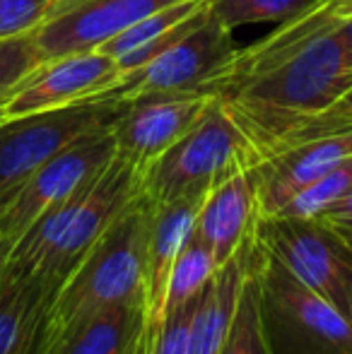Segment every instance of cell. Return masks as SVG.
<instances>
[{
  "instance_id": "12",
  "label": "cell",
  "mask_w": 352,
  "mask_h": 354,
  "mask_svg": "<svg viewBox=\"0 0 352 354\" xmlns=\"http://www.w3.org/2000/svg\"><path fill=\"white\" fill-rule=\"evenodd\" d=\"M174 3L178 0H58L32 37L44 58L92 51Z\"/></svg>"
},
{
  "instance_id": "15",
  "label": "cell",
  "mask_w": 352,
  "mask_h": 354,
  "mask_svg": "<svg viewBox=\"0 0 352 354\" xmlns=\"http://www.w3.org/2000/svg\"><path fill=\"white\" fill-rule=\"evenodd\" d=\"M261 217L254 171H241L210 188L196 217V234L222 268L256 232Z\"/></svg>"
},
{
  "instance_id": "18",
  "label": "cell",
  "mask_w": 352,
  "mask_h": 354,
  "mask_svg": "<svg viewBox=\"0 0 352 354\" xmlns=\"http://www.w3.org/2000/svg\"><path fill=\"white\" fill-rule=\"evenodd\" d=\"M145 326V301L113 304L87 318L51 354H138Z\"/></svg>"
},
{
  "instance_id": "22",
  "label": "cell",
  "mask_w": 352,
  "mask_h": 354,
  "mask_svg": "<svg viewBox=\"0 0 352 354\" xmlns=\"http://www.w3.org/2000/svg\"><path fill=\"white\" fill-rule=\"evenodd\" d=\"M314 0H207L210 12L232 32L249 24L287 22L304 12Z\"/></svg>"
},
{
  "instance_id": "9",
  "label": "cell",
  "mask_w": 352,
  "mask_h": 354,
  "mask_svg": "<svg viewBox=\"0 0 352 354\" xmlns=\"http://www.w3.org/2000/svg\"><path fill=\"white\" fill-rule=\"evenodd\" d=\"M210 99L205 92H145L121 99L111 126L116 154L142 174L191 131Z\"/></svg>"
},
{
  "instance_id": "4",
  "label": "cell",
  "mask_w": 352,
  "mask_h": 354,
  "mask_svg": "<svg viewBox=\"0 0 352 354\" xmlns=\"http://www.w3.org/2000/svg\"><path fill=\"white\" fill-rule=\"evenodd\" d=\"M259 162V149L212 97L191 131L140 174V188L152 203L174 201L207 193Z\"/></svg>"
},
{
  "instance_id": "20",
  "label": "cell",
  "mask_w": 352,
  "mask_h": 354,
  "mask_svg": "<svg viewBox=\"0 0 352 354\" xmlns=\"http://www.w3.org/2000/svg\"><path fill=\"white\" fill-rule=\"evenodd\" d=\"M220 354H268L263 326H261L259 280H256L251 263Z\"/></svg>"
},
{
  "instance_id": "26",
  "label": "cell",
  "mask_w": 352,
  "mask_h": 354,
  "mask_svg": "<svg viewBox=\"0 0 352 354\" xmlns=\"http://www.w3.org/2000/svg\"><path fill=\"white\" fill-rule=\"evenodd\" d=\"M58 0H0V41L32 34Z\"/></svg>"
},
{
  "instance_id": "6",
  "label": "cell",
  "mask_w": 352,
  "mask_h": 354,
  "mask_svg": "<svg viewBox=\"0 0 352 354\" xmlns=\"http://www.w3.org/2000/svg\"><path fill=\"white\" fill-rule=\"evenodd\" d=\"M237 56L239 48L234 44V32L207 10L205 17L181 39H176L169 48H165L145 66L126 73L97 99L121 102L145 92L215 94V89L234 66Z\"/></svg>"
},
{
  "instance_id": "1",
  "label": "cell",
  "mask_w": 352,
  "mask_h": 354,
  "mask_svg": "<svg viewBox=\"0 0 352 354\" xmlns=\"http://www.w3.org/2000/svg\"><path fill=\"white\" fill-rule=\"evenodd\" d=\"M350 89L352 61L338 37V0H314L272 34L239 48L212 97L263 159L350 123L340 113Z\"/></svg>"
},
{
  "instance_id": "8",
  "label": "cell",
  "mask_w": 352,
  "mask_h": 354,
  "mask_svg": "<svg viewBox=\"0 0 352 354\" xmlns=\"http://www.w3.org/2000/svg\"><path fill=\"white\" fill-rule=\"evenodd\" d=\"M113 157L116 142L111 126L87 133L68 145L63 152L41 164L27 181L19 183L5 201H0V234L15 243L44 212L85 188Z\"/></svg>"
},
{
  "instance_id": "25",
  "label": "cell",
  "mask_w": 352,
  "mask_h": 354,
  "mask_svg": "<svg viewBox=\"0 0 352 354\" xmlns=\"http://www.w3.org/2000/svg\"><path fill=\"white\" fill-rule=\"evenodd\" d=\"M41 61L44 56L39 53L32 34L0 41V121H3L5 104H8L12 89Z\"/></svg>"
},
{
  "instance_id": "31",
  "label": "cell",
  "mask_w": 352,
  "mask_h": 354,
  "mask_svg": "<svg viewBox=\"0 0 352 354\" xmlns=\"http://www.w3.org/2000/svg\"><path fill=\"white\" fill-rule=\"evenodd\" d=\"M350 243H352V241H350Z\"/></svg>"
},
{
  "instance_id": "19",
  "label": "cell",
  "mask_w": 352,
  "mask_h": 354,
  "mask_svg": "<svg viewBox=\"0 0 352 354\" xmlns=\"http://www.w3.org/2000/svg\"><path fill=\"white\" fill-rule=\"evenodd\" d=\"M56 289L41 277L0 287V354H34Z\"/></svg>"
},
{
  "instance_id": "3",
  "label": "cell",
  "mask_w": 352,
  "mask_h": 354,
  "mask_svg": "<svg viewBox=\"0 0 352 354\" xmlns=\"http://www.w3.org/2000/svg\"><path fill=\"white\" fill-rule=\"evenodd\" d=\"M251 268L259 280L268 354H352V321L297 280L256 234Z\"/></svg>"
},
{
  "instance_id": "14",
  "label": "cell",
  "mask_w": 352,
  "mask_h": 354,
  "mask_svg": "<svg viewBox=\"0 0 352 354\" xmlns=\"http://www.w3.org/2000/svg\"><path fill=\"white\" fill-rule=\"evenodd\" d=\"M207 193H191L174 201L152 203L150 224H147V289H145V316L152 328L162 323L167 313V287L172 268L178 253L191 241L196 217Z\"/></svg>"
},
{
  "instance_id": "2",
  "label": "cell",
  "mask_w": 352,
  "mask_h": 354,
  "mask_svg": "<svg viewBox=\"0 0 352 354\" xmlns=\"http://www.w3.org/2000/svg\"><path fill=\"white\" fill-rule=\"evenodd\" d=\"M147 224L150 198L140 191L56 289L34 354H51L87 318L113 304L145 301Z\"/></svg>"
},
{
  "instance_id": "13",
  "label": "cell",
  "mask_w": 352,
  "mask_h": 354,
  "mask_svg": "<svg viewBox=\"0 0 352 354\" xmlns=\"http://www.w3.org/2000/svg\"><path fill=\"white\" fill-rule=\"evenodd\" d=\"M348 157H352V123L304 138L268 154L251 169L261 214L282 212L287 203L321 181Z\"/></svg>"
},
{
  "instance_id": "21",
  "label": "cell",
  "mask_w": 352,
  "mask_h": 354,
  "mask_svg": "<svg viewBox=\"0 0 352 354\" xmlns=\"http://www.w3.org/2000/svg\"><path fill=\"white\" fill-rule=\"evenodd\" d=\"M217 270L220 268H217L210 248L193 234L172 268L169 287H167V311L198 297L205 289V284L217 275Z\"/></svg>"
},
{
  "instance_id": "16",
  "label": "cell",
  "mask_w": 352,
  "mask_h": 354,
  "mask_svg": "<svg viewBox=\"0 0 352 354\" xmlns=\"http://www.w3.org/2000/svg\"><path fill=\"white\" fill-rule=\"evenodd\" d=\"M251 248H254V236L217 270V275L201 292L196 313L188 326L186 354H220L249 272Z\"/></svg>"
},
{
  "instance_id": "28",
  "label": "cell",
  "mask_w": 352,
  "mask_h": 354,
  "mask_svg": "<svg viewBox=\"0 0 352 354\" xmlns=\"http://www.w3.org/2000/svg\"><path fill=\"white\" fill-rule=\"evenodd\" d=\"M338 37L352 61V0H338Z\"/></svg>"
},
{
  "instance_id": "10",
  "label": "cell",
  "mask_w": 352,
  "mask_h": 354,
  "mask_svg": "<svg viewBox=\"0 0 352 354\" xmlns=\"http://www.w3.org/2000/svg\"><path fill=\"white\" fill-rule=\"evenodd\" d=\"M140 191V171L116 154L87 186L66 234L48 253L37 277L53 287H61L68 275L80 266L89 248L99 241V236L111 227L113 219L131 205V201Z\"/></svg>"
},
{
  "instance_id": "27",
  "label": "cell",
  "mask_w": 352,
  "mask_h": 354,
  "mask_svg": "<svg viewBox=\"0 0 352 354\" xmlns=\"http://www.w3.org/2000/svg\"><path fill=\"white\" fill-rule=\"evenodd\" d=\"M316 217L328 224L331 229H335L338 234H343L348 241H352V188L340 201H335L333 205H328Z\"/></svg>"
},
{
  "instance_id": "7",
  "label": "cell",
  "mask_w": 352,
  "mask_h": 354,
  "mask_svg": "<svg viewBox=\"0 0 352 354\" xmlns=\"http://www.w3.org/2000/svg\"><path fill=\"white\" fill-rule=\"evenodd\" d=\"M121 102L92 99L71 106L34 111L0 121V201L24 183L41 164L87 133L113 126Z\"/></svg>"
},
{
  "instance_id": "5",
  "label": "cell",
  "mask_w": 352,
  "mask_h": 354,
  "mask_svg": "<svg viewBox=\"0 0 352 354\" xmlns=\"http://www.w3.org/2000/svg\"><path fill=\"white\" fill-rule=\"evenodd\" d=\"M256 241L352 321V243L319 217L261 214Z\"/></svg>"
},
{
  "instance_id": "29",
  "label": "cell",
  "mask_w": 352,
  "mask_h": 354,
  "mask_svg": "<svg viewBox=\"0 0 352 354\" xmlns=\"http://www.w3.org/2000/svg\"><path fill=\"white\" fill-rule=\"evenodd\" d=\"M10 248H12V241H10V239H5L3 234H0V270H3L5 261H8Z\"/></svg>"
},
{
  "instance_id": "17",
  "label": "cell",
  "mask_w": 352,
  "mask_h": 354,
  "mask_svg": "<svg viewBox=\"0 0 352 354\" xmlns=\"http://www.w3.org/2000/svg\"><path fill=\"white\" fill-rule=\"evenodd\" d=\"M207 10H210L207 0H178L109 39L102 51L111 56L126 75L150 63L165 48H169L176 39H181L188 29L196 27L205 17Z\"/></svg>"
},
{
  "instance_id": "11",
  "label": "cell",
  "mask_w": 352,
  "mask_h": 354,
  "mask_svg": "<svg viewBox=\"0 0 352 354\" xmlns=\"http://www.w3.org/2000/svg\"><path fill=\"white\" fill-rule=\"evenodd\" d=\"M123 77V71L102 48L44 58L5 104L3 118L92 102Z\"/></svg>"
},
{
  "instance_id": "23",
  "label": "cell",
  "mask_w": 352,
  "mask_h": 354,
  "mask_svg": "<svg viewBox=\"0 0 352 354\" xmlns=\"http://www.w3.org/2000/svg\"><path fill=\"white\" fill-rule=\"evenodd\" d=\"M352 188V157L343 159L335 169H331L321 181L302 191L295 201L285 205V210L277 214H290V217H316L328 205L345 196Z\"/></svg>"
},
{
  "instance_id": "24",
  "label": "cell",
  "mask_w": 352,
  "mask_h": 354,
  "mask_svg": "<svg viewBox=\"0 0 352 354\" xmlns=\"http://www.w3.org/2000/svg\"><path fill=\"white\" fill-rule=\"evenodd\" d=\"M198 297L188 299L186 304H181L176 308H169L165 313V318H162V323L145 328L138 354H186L188 326H191V318L196 313Z\"/></svg>"
},
{
  "instance_id": "30",
  "label": "cell",
  "mask_w": 352,
  "mask_h": 354,
  "mask_svg": "<svg viewBox=\"0 0 352 354\" xmlns=\"http://www.w3.org/2000/svg\"><path fill=\"white\" fill-rule=\"evenodd\" d=\"M340 113H343V116L352 123V89L343 97V102H340Z\"/></svg>"
}]
</instances>
